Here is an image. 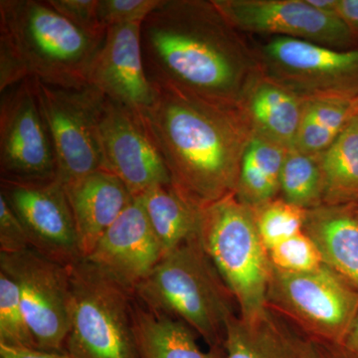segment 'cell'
Instances as JSON below:
<instances>
[{"mask_svg": "<svg viewBox=\"0 0 358 358\" xmlns=\"http://www.w3.org/2000/svg\"><path fill=\"white\" fill-rule=\"evenodd\" d=\"M143 63L154 86L238 106L261 67L242 33L213 0H162L141 26Z\"/></svg>", "mask_w": 358, "mask_h": 358, "instance_id": "cell-1", "label": "cell"}, {"mask_svg": "<svg viewBox=\"0 0 358 358\" xmlns=\"http://www.w3.org/2000/svg\"><path fill=\"white\" fill-rule=\"evenodd\" d=\"M155 87L154 103L141 119L174 189L199 209L235 194L242 159L253 136L238 106Z\"/></svg>", "mask_w": 358, "mask_h": 358, "instance_id": "cell-2", "label": "cell"}, {"mask_svg": "<svg viewBox=\"0 0 358 358\" xmlns=\"http://www.w3.org/2000/svg\"><path fill=\"white\" fill-rule=\"evenodd\" d=\"M134 294L148 310L189 327L208 348H224L228 322L239 315L236 299L199 234L162 257Z\"/></svg>", "mask_w": 358, "mask_h": 358, "instance_id": "cell-3", "label": "cell"}, {"mask_svg": "<svg viewBox=\"0 0 358 358\" xmlns=\"http://www.w3.org/2000/svg\"><path fill=\"white\" fill-rule=\"evenodd\" d=\"M0 36L13 45L30 77L65 89L89 86L90 66L103 40L39 0H1Z\"/></svg>", "mask_w": 358, "mask_h": 358, "instance_id": "cell-4", "label": "cell"}, {"mask_svg": "<svg viewBox=\"0 0 358 358\" xmlns=\"http://www.w3.org/2000/svg\"><path fill=\"white\" fill-rule=\"evenodd\" d=\"M71 291L66 352L75 358H141L134 291L85 258L71 266Z\"/></svg>", "mask_w": 358, "mask_h": 358, "instance_id": "cell-5", "label": "cell"}, {"mask_svg": "<svg viewBox=\"0 0 358 358\" xmlns=\"http://www.w3.org/2000/svg\"><path fill=\"white\" fill-rule=\"evenodd\" d=\"M199 238L207 255L236 299L240 317L266 308L271 265L255 211L229 195L200 211Z\"/></svg>", "mask_w": 358, "mask_h": 358, "instance_id": "cell-6", "label": "cell"}, {"mask_svg": "<svg viewBox=\"0 0 358 358\" xmlns=\"http://www.w3.org/2000/svg\"><path fill=\"white\" fill-rule=\"evenodd\" d=\"M266 307L310 341L341 345L358 312V294L324 264L305 273L272 267Z\"/></svg>", "mask_w": 358, "mask_h": 358, "instance_id": "cell-7", "label": "cell"}, {"mask_svg": "<svg viewBox=\"0 0 358 358\" xmlns=\"http://www.w3.org/2000/svg\"><path fill=\"white\" fill-rule=\"evenodd\" d=\"M34 83L53 141L59 181L67 187L102 169L99 122L106 96L92 86L59 88L36 78Z\"/></svg>", "mask_w": 358, "mask_h": 358, "instance_id": "cell-8", "label": "cell"}, {"mask_svg": "<svg viewBox=\"0 0 358 358\" xmlns=\"http://www.w3.org/2000/svg\"><path fill=\"white\" fill-rule=\"evenodd\" d=\"M255 51L264 74L303 100L358 98V48L271 37Z\"/></svg>", "mask_w": 358, "mask_h": 358, "instance_id": "cell-9", "label": "cell"}, {"mask_svg": "<svg viewBox=\"0 0 358 358\" xmlns=\"http://www.w3.org/2000/svg\"><path fill=\"white\" fill-rule=\"evenodd\" d=\"M0 271L17 284L37 348L65 352L72 301L71 267L29 248L17 253H0Z\"/></svg>", "mask_w": 358, "mask_h": 358, "instance_id": "cell-10", "label": "cell"}, {"mask_svg": "<svg viewBox=\"0 0 358 358\" xmlns=\"http://www.w3.org/2000/svg\"><path fill=\"white\" fill-rule=\"evenodd\" d=\"M1 95L0 173L1 180L38 182L58 179L57 159L42 113L34 78Z\"/></svg>", "mask_w": 358, "mask_h": 358, "instance_id": "cell-11", "label": "cell"}, {"mask_svg": "<svg viewBox=\"0 0 358 358\" xmlns=\"http://www.w3.org/2000/svg\"><path fill=\"white\" fill-rule=\"evenodd\" d=\"M230 24L243 33L312 42L338 50L358 48V37L336 13L308 0H213Z\"/></svg>", "mask_w": 358, "mask_h": 358, "instance_id": "cell-12", "label": "cell"}, {"mask_svg": "<svg viewBox=\"0 0 358 358\" xmlns=\"http://www.w3.org/2000/svg\"><path fill=\"white\" fill-rule=\"evenodd\" d=\"M0 194L24 226L31 249L66 267L82 259L69 199L59 179L1 180Z\"/></svg>", "mask_w": 358, "mask_h": 358, "instance_id": "cell-13", "label": "cell"}, {"mask_svg": "<svg viewBox=\"0 0 358 358\" xmlns=\"http://www.w3.org/2000/svg\"><path fill=\"white\" fill-rule=\"evenodd\" d=\"M99 134L102 169L119 178L134 199L155 186L171 185L162 155L133 110L106 98Z\"/></svg>", "mask_w": 358, "mask_h": 358, "instance_id": "cell-14", "label": "cell"}, {"mask_svg": "<svg viewBox=\"0 0 358 358\" xmlns=\"http://www.w3.org/2000/svg\"><path fill=\"white\" fill-rule=\"evenodd\" d=\"M141 26H113L92 60L88 85L106 98L141 117L154 103L157 89L143 63Z\"/></svg>", "mask_w": 358, "mask_h": 358, "instance_id": "cell-15", "label": "cell"}, {"mask_svg": "<svg viewBox=\"0 0 358 358\" xmlns=\"http://www.w3.org/2000/svg\"><path fill=\"white\" fill-rule=\"evenodd\" d=\"M87 260L134 292L162 259V252L138 199L103 235Z\"/></svg>", "mask_w": 358, "mask_h": 358, "instance_id": "cell-16", "label": "cell"}, {"mask_svg": "<svg viewBox=\"0 0 358 358\" xmlns=\"http://www.w3.org/2000/svg\"><path fill=\"white\" fill-rule=\"evenodd\" d=\"M64 188L76 225L80 252L82 258H87L134 197L119 178L103 169Z\"/></svg>", "mask_w": 358, "mask_h": 358, "instance_id": "cell-17", "label": "cell"}, {"mask_svg": "<svg viewBox=\"0 0 358 358\" xmlns=\"http://www.w3.org/2000/svg\"><path fill=\"white\" fill-rule=\"evenodd\" d=\"M223 348L224 358H310L312 341L266 307L254 317H233Z\"/></svg>", "mask_w": 358, "mask_h": 358, "instance_id": "cell-18", "label": "cell"}, {"mask_svg": "<svg viewBox=\"0 0 358 358\" xmlns=\"http://www.w3.org/2000/svg\"><path fill=\"white\" fill-rule=\"evenodd\" d=\"M303 101L260 71L245 90L238 108L254 136L289 150L296 143Z\"/></svg>", "mask_w": 358, "mask_h": 358, "instance_id": "cell-19", "label": "cell"}, {"mask_svg": "<svg viewBox=\"0 0 358 358\" xmlns=\"http://www.w3.org/2000/svg\"><path fill=\"white\" fill-rule=\"evenodd\" d=\"M303 232L319 249L324 265L358 294V204L308 209Z\"/></svg>", "mask_w": 358, "mask_h": 358, "instance_id": "cell-20", "label": "cell"}, {"mask_svg": "<svg viewBox=\"0 0 358 358\" xmlns=\"http://www.w3.org/2000/svg\"><path fill=\"white\" fill-rule=\"evenodd\" d=\"M134 320L141 358L225 357L224 348L201 350L197 341L199 336L189 327L180 320L148 310L136 298Z\"/></svg>", "mask_w": 358, "mask_h": 358, "instance_id": "cell-21", "label": "cell"}, {"mask_svg": "<svg viewBox=\"0 0 358 358\" xmlns=\"http://www.w3.org/2000/svg\"><path fill=\"white\" fill-rule=\"evenodd\" d=\"M154 230L162 257L199 234L201 209L183 199L173 185H159L136 197Z\"/></svg>", "mask_w": 358, "mask_h": 358, "instance_id": "cell-22", "label": "cell"}, {"mask_svg": "<svg viewBox=\"0 0 358 358\" xmlns=\"http://www.w3.org/2000/svg\"><path fill=\"white\" fill-rule=\"evenodd\" d=\"M289 150L261 136H252L242 159L235 196L256 209L280 197L281 174Z\"/></svg>", "mask_w": 358, "mask_h": 358, "instance_id": "cell-23", "label": "cell"}, {"mask_svg": "<svg viewBox=\"0 0 358 358\" xmlns=\"http://www.w3.org/2000/svg\"><path fill=\"white\" fill-rule=\"evenodd\" d=\"M358 98H313L303 101L294 150L310 155L326 152L357 115Z\"/></svg>", "mask_w": 358, "mask_h": 358, "instance_id": "cell-24", "label": "cell"}, {"mask_svg": "<svg viewBox=\"0 0 358 358\" xmlns=\"http://www.w3.org/2000/svg\"><path fill=\"white\" fill-rule=\"evenodd\" d=\"M319 157L324 181V204H358L357 117Z\"/></svg>", "mask_w": 358, "mask_h": 358, "instance_id": "cell-25", "label": "cell"}, {"mask_svg": "<svg viewBox=\"0 0 358 358\" xmlns=\"http://www.w3.org/2000/svg\"><path fill=\"white\" fill-rule=\"evenodd\" d=\"M280 197L305 210L324 205V181L319 155L303 154L294 148L287 152Z\"/></svg>", "mask_w": 358, "mask_h": 358, "instance_id": "cell-26", "label": "cell"}, {"mask_svg": "<svg viewBox=\"0 0 358 358\" xmlns=\"http://www.w3.org/2000/svg\"><path fill=\"white\" fill-rule=\"evenodd\" d=\"M0 345L38 350L26 320L17 284L2 271H0Z\"/></svg>", "mask_w": 358, "mask_h": 358, "instance_id": "cell-27", "label": "cell"}, {"mask_svg": "<svg viewBox=\"0 0 358 358\" xmlns=\"http://www.w3.org/2000/svg\"><path fill=\"white\" fill-rule=\"evenodd\" d=\"M257 227L266 249L303 232L307 210L278 197L254 209Z\"/></svg>", "mask_w": 358, "mask_h": 358, "instance_id": "cell-28", "label": "cell"}, {"mask_svg": "<svg viewBox=\"0 0 358 358\" xmlns=\"http://www.w3.org/2000/svg\"><path fill=\"white\" fill-rule=\"evenodd\" d=\"M268 255L272 267L282 272H310L324 265L319 249L303 231L275 245Z\"/></svg>", "mask_w": 358, "mask_h": 358, "instance_id": "cell-29", "label": "cell"}, {"mask_svg": "<svg viewBox=\"0 0 358 358\" xmlns=\"http://www.w3.org/2000/svg\"><path fill=\"white\" fill-rule=\"evenodd\" d=\"M162 0H99V20L106 29L113 26L141 24Z\"/></svg>", "mask_w": 358, "mask_h": 358, "instance_id": "cell-30", "label": "cell"}, {"mask_svg": "<svg viewBox=\"0 0 358 358\" xmlns=\"http://www.w3.org/2000/svg\"><path fill=\"white\" fill-rule=\"evenodd\" d=\"M47 2L82 31L95 38H105L107 29L99 20V0H47Z\"/></svg>", "mask_w": 358, "mask_h": 358, "instance_id": "cell-31", "label": "cell"}, {"mask_svg": "<svg viewBox=\"0 0 358 358\" xmlns=\"http://www.w3.org/2000/svg\"><path fill=\"white\" fill-rule=\"evenodd\" d=\"M29 248L31 244L24 226L0 194V253H17Z\"/></svg>", "mask_w": 358, "mask_h": 358, "instance_id": "cell-32", "label": "cell"}, {"mask_svg": "<svg viewBox=\"0 0 358 358\" xmlns=\"http://www.w3.org/2000/svg\"><path fill=\"white\" fill-rule=\"evenodd\" d=\"M30 78L24 63L13 45L0 36V92L13 88Z\"/></svg>", "mask_w": 358, "mask_h": 358, "instance_id": "cell-33", "label": "cell"}, {"mask_svg": "<svg viewBox=\"0 0 358 358\" xmlns=\"http://www.w3.org/2000/svg\"><path fill=\"white\" fill-rule=\"evenodd\" d=\"M0 358H75L69 353L45 352L41 350L13 348L0 345Z\"/></svg>", "mask_w": 358, "mask_h": 358, "instance_id": "cell-34", "label": "cell"}, {"mask_svg": "<svg viewBox=\"0 0 358 358\" xmlns=\"http://www.w3.org/2000/svg\"><path fill=\"white\" fill-rule=\"evenodd\" d=\"M336 13L358 37V0H336Z\"/></svg>", "mask_w": 358, "mask_h": 358, "instance_id": "cell-35", "label": "cell"}, {"mask_svg": "<svg viewBox=\"0 0 358 358\" xmlns=\"http://www.w3.org/2000/svg\"><path fill=\"white\" fill-rule=\"evenodd\" d=\"M310 358H350L341 345L312 341Z\"/></svg>", "mask_w": 358, "mask_h": 358, "instance_id": "cell-36", "label": "cell"}, {"mask_svg": "<svg viewBox=\"0 0 358 358\" xmlns=\"http://www.w3.org/2000/svg\"><path fill=\"white\" fill-rule=\"evenodd\" d=\"M341 346L350 358H358V312Z\"/></svg>", "mask_w": 358, "mask_h": 358, "instance_id": "cell-37", "label": "cell"}, {"mask_svg": "<svg viewBox=\"0 0 358 358\" xmlns=\"http://www.w3.org/2000/svg\"><path fill=\"white\" fill-rule=\"evenodd\" d=\"M308 2L320 11L336 13V0H308Z\"/></svg>", "mask_w": 358, "mask_h": 358, "instance_id": "cell-38", "label": "cell"}, {"mask_svg": "<svg viewBox=\"0 0 358 358\" xmlns=\"http://www.w3.org/2000/svg\"><path fill=\"white\" fill-rule=\"evenodd\" d=\"M355 117H357V121H358V109H357V115H355Z\"/></svg>", "mask_w": 358, "mask_h": 358, "instance_id": "cell-39", "label": "cell"}]
</instances>
